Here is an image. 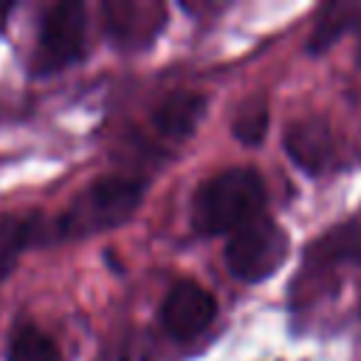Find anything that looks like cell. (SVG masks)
<instances>
[{"label": "cell", "mask_w": 361, "mask_h": 361, "mask_svg": "<svg viewBox=\"0 0 361 361\" xmlns=\"http://www.w3.org/2000/svg\"><path fill=\"white\" fill-rule=\"evenodd\" d=\"M268 192L251 166H231L206 178L192 195V228L197 234H234L262 217Z\"/></svg>", "instance_id": "obj_1"}, {"label": "cell", "mask_w": 361, "mask_h": 361, "mask_svg": "<svg viewBox=\"0 0 361 361\" xmlns=\"http://www.w3.org/2000/svg\"><path fill=\"white\" fill-rule=\"evenodd\" d=\"M147 192V180L135 175H102L90 180L56 217L54 234L59 240H82L107 228L127 223L141 197Z\"/></svg>", "instance_id": "obj_2"}, {"label": "cell", "mask_w": 361, "mask_h": 361, "mask_svg": "<svg viewBox=\"0 0 361 361\" xmlns=\"http://www.w3.org/2000/svg\"><path fill=\"white\" fill-rule=\"evenodd\" d=\"M87 51V17L82 3H54L42 11L31 71L48 76L76 65Z\"/></svg>", "instance_id": "obj_3"}, {"label": "cell", "mask_w": 361, "mask_h": 361, "mask_svg": "<svg viewBox=\"0 0 361 361\" xmlns=\"http://www.w3.org/2000/svg\"><path fill=\"white\" fill-rule=\"evenodd\" d=\"M290 248L282 226L271 217H257L254 223L237 228L226 243V268L240 282H262L279 271Z\"/></svg>", "instance_id": "obj_4"}, {"label": "cell", "mask_w": 361, "mask_h": 361, "mask_svg": "<svg viewBox=\"0 0 361 361\" xmlns=\"http://www.w3.org/2000/svg\"><path fill=\"white\" fill-rule=\"evenodd\" d=\"M161 327L178 338V341H186V338H195L200 336L217 316V302L214 296L195 279H178L164 302H161Z\"/></svg>", "instance_id": "obj_5"}, {"label": "cell", "mask_w": 361, "mask_h": 361, "mask_svg": "<svg viewBox=\"0 0 361 361\" xmlns=\"http://www.w3.org/2000/svg\"><path fill=\"white\" fill-rule=\"evenodd\" d=\"M104 28L107 34L124 45H147L164 25V6L158 3H104Z\"/></svg>", "instance_id": "obj_6"}, {"label": "cell", "mask_w": 361, "mask_h": 361, "mask_svg": "<svg viewBox=\"0 0 361 361\" xmlns=\"http://www.w3.org/2000/svg\"><path fill=\"white\" fill-rule=\"evenodd\" d=\"M285 152L288 158L310 172V175H319L330 158H333V135H330V124L319 116H310V118H299L293 121L288 130H285Z\"/></svg>", "instance_id": "obj_7"}, {"label": "cell", "mask_w": 361, "mask_h": 361, "mask_svg": "<svg viewBox=\"0 0 361 361\" xmlns=\"http://www.w3.org/2000/svg\"><path fill=\"white\" fill-rule=\"evenodd\" d=\"M209 99L197 90H172L152 110V127L172 141L189 138L206 113Z\"/></svg>", "instance_id": "obj_8"}, {"label": "cell", "mask_w": 361, "mask_h": 361, "mask_svg": "<svg viewBox=\"0 0 361 361\" xmlns=\"http://www.w3.org/2000/svg\"><path fill=\"white\" fill-rule=\"evenodd\" d=\"M42 220L37 212H11L0 217V285L11 276L28 245L39 240Z\"/></svg>", "instance_id": "obj_9"}, {"label": "cell", "mask_w": 361, "mask_h": 361, "mask_svg": "<svg viewBox=\"0 0 361 361\" xmlns=\"http://www.w3.org/2000/svg\"><path fill=\"white\" fill-rule=\"evenodd\" d=\"M8 361H65L59 344L34 322H17L8 333Z\"/></svg>", "instance_id": "obj_10"}, {"label": "cell", "mask_w": 361, "mask_h": 361, "mask_svg": "<svg viewBox=\"0 0 361 361\" xmlns=\"http://www.w3.org/2000/svg\"><path fill=\"white\" fill-rule=\"evenodd\" d=\"M231 133L240 144H248V147L262 144V138L268 133V102H265V96H251L237 107V113L231 118Z\"/></svg>", "instance_id": "obj_11"}, {"label": "cell", "mask_w": 361, "mask_h": 361, "mask_svg": "<svg viewBox=\"0 0 361 361\" xmlns=\"http://www.w3.org/2000/svg\"><path fill=\"white\" fill-rule=\"evenodd\" d=\"M350 17H353V11H350L347 6H330V8L322 14V20H319V25H316V31H313L307 48H310V51L327 48V45L350 25Z\"/></svg>", "instance_id": "obj_12"}]
</instances>
